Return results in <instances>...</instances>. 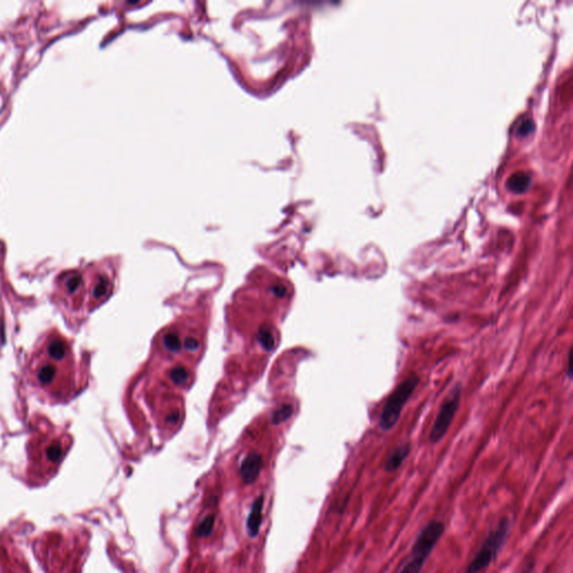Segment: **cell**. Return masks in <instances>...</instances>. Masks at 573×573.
<instances>
[{"mask_svg": "<svg viewBox=\"0 0 573 573\" xmlns=\"http://www.w3.org/2000/svg\"><path fill=\"white\" fill-rule=\"evenodd\" d=\"M419 382L420 378L416 375L410 376L387 398L380 416V428L383 431H390L398 424L403 407L412 396Z\"/></svg>", "mask_w": 573, "mask_h": 573, "instance_id": "cell-5", "label": "cell"}, {"mask_svg": "<svg viewBox=\"0 0 573 573\" xmlns=\"http://www.w3.org/2000/svg\"><path fill=\"white\" fill-rule=\"evenodd\" d=\"M170 377H171L172 381L177 383V384H183L184 382H186L188 374H187V372L185 371L184 367L177 366V367H175V369L171 370Z\"/></svg>", "mask_w": 573, "mask_h": 573, "instance_id": "cell-14", "label": "cell"}, {"mask_svg": "<svg viewBox=\"0 0 573 573\" xmlns=\"http://www.w3.org/2000/svg\"><path fill=\"white\" fill-rule=\"evenodd\" d=\"M163 342H164L165 347L168 349L169 352H172V353L178 352V350H179L180 347H182L180 339H179V337L176 335V334H172V333L166 334V335L164 336Z\"/></svg>", "mask_w": 573, "mask_h": 573, "instance_id": "cell-12", "label": "cell"}, {"mask_svg": "<svg viewBox=\"0 0 573 573\" xmlns=\"http://www.w3.org/2000/svg\"><path fill=\"white\" fill-rule=\"evenodd\" d=\"M45 432L35 433L34 451L37 458L51 467H56L63 460L70 447V438L62 431H57L53 427H46Z\"/></svg>", "mask_w": 573, "mask_h": 573, "instance_id": "cell-4", "label": "cell"}, {"mask_svg": "<svg viewBox=\"0 0 573 573\" xmlns=\"http://www.w3.org/2000/svg\"><path fill=\"white\" fill-rule=\"evenodd\" d=\"M534 569V562H527L526 564L523 565L521 571L519 573H532Z\"/></svg>", "mask_w": 573, "mask_h": 573, "instance_id": "cell-17", "label": "cell"}, {"mask_svg": "<svg viewBox=\"0 0 573 573\" xmlns=\"http://www.w3.org/2000/svg\"><path fill=\"white\" fill-rule=\"evenodd\" d=\"M185 346H186V347H187L188 349L193 350V349L197 348V346H198V343H197V341H196V339H195V338H192V337H191V338H187V339H186V342H185Z\"/></svg>", "mask_w": 573, "mask_h": 573, "instance_id": "cell-16", "label": "cell"}, {"mask_svg": "<svg viewBox=\"0 0 573 573\" xmlns=\"http://www.w3.org/2000/svg\"><path fill=\"white\" fill-rule=\"evenodd\" d=\"M510 531V520L503 517L485 536L480 548L465 569V573H480L492 564L502 551Z\"/></svg>", "mask_w": 573, "mask_h": 573, "instance_id": "cell-3", "label": "cell"}, {"mask_svg": "<svg viewBox=\"0 0 573 573\" xmlns=\"http://www.w3.org/2000/svg\"><path fill=\"white\" fill-rule=\"evenodd\" d=\"M461 390H463V387H461L460 384L456 385L442 403L440 411H439L437 419L430 431L431 443H437L446 436L450 425L453 424L455 414L458 410L461 398Z\"/></svg>", "mask_w": 573, "mask_h": 573, "instance_id": "cell-6", "label": "cell"}, {"mask_svg": "<svg viewBox=\"0 0 573 573\" xmlns=\"http://www.w3.org/2000/svg\"><path fill=\"white\" fill-rule=\"evenodd\" d=\"M264 504V496L263 495H259V496L254 499V502L251 506V509L249 511L248 519H247V528L248 533L251 537H257L261 523H262V509Z\"/></svg>", "mask_w": 573, "mask_h": 573, "instance_id": "cell-8", "label": "cell"}, {"mask_svg": "<svg viewBox=\"0 0 573 573\" xmlns=\"http://www.w3.org/2000/svg\"><path fill=\"white\" fill-rule=\"evenodd\" d=\"M444 531L446 525L439 520H432L422 527L415 537L409 559L398 573H421L426 561L430 558Z\"/></svg>", "mask_w": 573, "mask_h": 573, "instance_id": "cell-2", "label": "cell"}, {"mask_svg": "<svg viewBox=\"0 0 573 573\" xmlns=\"http://www.w3.org/2000/svg\"><path fill=\"white\" fill-rule=\"evenodd\" d=\"M291 411H292V409H291L290 405H286V407H283L282 409L278 410L274 415L275 424H279V422L286 420L288 416L291 414Z\"/></svg>", "mask_w": 573, "mask_h": 573, "instance_id": "cell-15", "label": "cell"}, {"mask_svg": "<svg viewBox=\"0 0 573 573\" xmlns=\"http://www.w3.org/2000/svg\"><path fill=\"white\" fill-rule=\"evenodd\" d=\"M410 451H411V444L408 442L399 444L398 447L394 448V450L390 454V456H388L385 461L384 465L385 471L386 472L397 471L403 464V461L408 458Z\"/></svg>", "mask_w": 573, "mask_h": 573, "instance_id": "cell-9", "label": "cell"}, {"mask_svg": "<svg viewBox=\"0 0 573 573\" xmlns=\"http://www.w3.org/2000/svg\"><path fill=\"white\" fill-rule=\"evenodd\" d=\"M259 341L261 344H262L263 347H265L266 349H271L275 345L274 334H272L270 329L262 328V329L259 331Z\"/></svg>", "mask_w": 573, "mask_h": 573, "instance_id": "cell-13", "label": "cell"}, {"mask_svg": "<svg viewBox=\"0 0 573 573\" xmlns=\"http://www.w3.org/2000/svg\"><path fill=\"white\" fill-rule=\"evenodd\" d=\"M528 177L525 174H516L509 179L510 183V189H513L515 192H523L528 185Z\"/></svg>", "mask_w": 573, "mask_h": 573, "instance_id": "cell-11", "label": "cell"}, {"mask_svg": "<svg viewBox=\"0 0 573 573\" xmlns=\"http://www.w3.org/2000/svg\"><path fill=\"white\" fill-rule=\"evenodd\" d=\"M215 525V515L209 514L205 516L196 527V535L198 537H207L213 532V528Z\"/></svg>", "mask_w": 573, "mask_h": 573, "instance_id": "cell-10", "label": "cell"}, {"mask_svg": "<svg viewBox=\"0 0 573 573\" xmlns=\"http://www.w3.org/2000/svg\"><path fill=\"white\" fill-rule=\"evenodd\" d=\"M178 418H179V414L172 412V413H170V414L168 415V418H167V420H168V422H170V424H176Z\"/></svg>", "mask_w": 573, "mask_h": 573, "instance_id": "cell-18", "label": "cell"}, {"mask_svg": "<svg viewBox=\"0 0 573 573\" xmlns=\"http://www.w3.org/2000/svg\"><path fill=\"white\" fill-rule=\"evenodd\" d=\"M29 384L49 401H69L76 394V365L68 339L56 330L40 338L26 367Z\"/></svg>", "mask_w": 573, "mask_h": 573, "instance_id": "cell-1", "label": "cell"}, {"mask_svg": "<svg viewBox=\"0 0 573 573\" xmlns=\"http://www.w3.org/2000/svg\"><path fill=\"white\" fill-rule=\"evenodd\" d=\"M261 467H262V458L257 453L249 454L242 461L240 467V476L244 484H252L257 479Z\"/></svg>", "mask_w": 573, "mask_h": 573, "instance_id": "cell-7", "label": "cell"}]
</instances>
